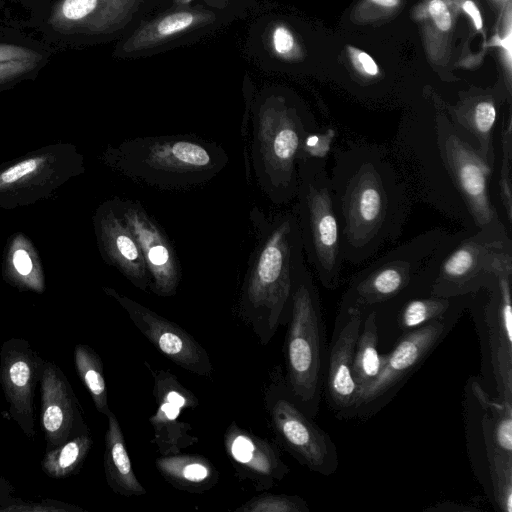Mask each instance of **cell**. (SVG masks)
Returning a JSON list of instances; mask_svg holds the SVG:
<instances>
[{"instance_id":"8fae6325","label":"cell","mask_w":512,"mask_h":512,"mask_svg":"<svg viewBox=\"0 0 512 512\" xmlns=\"http://www.w3.org/2000/svg\"><path fill=\"white\" fill-rule=\"evenodd\" d=\"M512 249L496 260L486 284L471 295L468 308L494 380L496 398L512 404Z\"/></svg>"},{"instance_id":"d6986e66","label":"cell","mask_w":512,"mask_h":512,"mask_svg":"<svg viewBox=\"0 0 512 512\" xmlns=\"http://www.w3.org/2000/svg\"><path fill=\"white\" fill-rule=\"evenodd\" d=\"M365 312H338L333 337L328 347L323 395L337 418L353 406L358 386L352 376L353 355Z\"/></svg>"},{"instance_id":"1f68e13d","label":"cell","mask_w":512,"mask_h":512,"mask_svg":"<svg viewBox=\"0 0 512 512\" xmlns=\"http://www.w3.org/2000/svg\"><path fill=\"white\" fill-rule=\"evenodd\" d=\"M236 512H309L307 502L298 495L264 492L235 509Z\"/></svg>"},{"instance_id":"277c9868","label":"cell","mask_w":512,"mask_h":512,"mask_svg":"<svg viewBox=\"0 0 512 512\" xmlns=\"http://www.w3.org/2000/svg\"><path fill=\"white\" fill-rule=\"evenodd\" d=\"M250 158L260 190L274 205L294 201L298 161L306 137L318 127L280 94H264L252 106ZM248 159V158H247Z\"/></svg>"},{"instance_id":"b9f144b4","label":"cell","mask_w":512,"mask_h":512,"mask_svg":"<svg viewBox=\"0 0 512 512\" xmlns=\"http://www.w3.org/2000/svg\"><path fill=\"white\" fill-rule=\"evenodd\" d=\"M15 492L16 488L10 483V481L0 475V506L15 500Z\"/></svg>"},{"instance_id":"cb8c5ba5","label":"cell","mask_w":512,"mask_h":512,"mask_svg":"<svg viewBox=\"0 0 512 512\" xmlns=\"http://www.w3.org/2000/svg\"><path fill=\"white\" fill-rule=\"evenodd\" d=\"M101 237L111 263L133 286L148 292L150 281L141 249L115 202L102 215Z\"/></svg>"},{"instance_id":"2e32d148","label":"cell","mask_w":512,"mask_h":512,"mask_svg":"<svg viewBox=\"0 0 512 512\" xmlns=\"http://www.w3.org/2000/svg\"><path fill=\"white\" fill-rule=\"evenodd\" d=\"M115 205L141 249L149 275V290L161 297L175 295L182 272L167 234L140 202L117 199Z\"/></svg>"},{"instance_id":"83f0119b","label":"cell","mask_w":512,"mask_h":512,"mask_svg":"<svg viewBox=\"0 0 512 512\" xmlns=\"http://www.w3.org/2000/svg\"><path fill=\"white\" fill-rule=\"evenodd\" d=\"M378 313L375 309L367 310L356 341L352 376L359 387L372 382L381 372L385 356L378 350Z\"/></svg>"},{"instance_id":"74e56055","label":"cell","mask_w":512,"mask_h":512,"mask_svg":"<svg viewBox=\"0 0 512 512\" xmlns=\"http://www.w3.org/2000/svg\"><path fill=\"white\" fill-rule=\"evenodd\" d=\"M428 11L439 30L446 32L451 28V14L443 0H431Z\"/></svg>"},{"instance_id":"7bdbcfd3","label":"cell","mask_w":512,"mask_h":512,"mask_svg":"<svg viewBox=\"0 0 512 512\" xmlns=\"http://www.w3.org/2000/svg\"><path fill=\"white\" fill-rule=\"evenodd\" d=\"M463 10L469 15L477 30L483 27V20L481 13L476 4L471 0H466L462 5Z\"/></svg>"},{"instance_id":"6da1fadb","label":"cell","mask_w":512,"mask_h":512,"mask_svg":"<svg viewBox=\"0 0 512 512\" xmlns=\"http://www.w3.org/2000/svg\"><path fill=\"white\" fill-rule=\"evenodd\" d=\"M329 172L344 262L366 263L402 234L414 203L387 147L347 141Z\"/></svg>"},{"instance_id":"484cf974","label":"cell","mask_w":512,"mask_h":512,"mask_svg":"<svg viewBox=\"0 0 512 512\" xmlns=\"http://www.w3.org/2000/svg\"><path fill=\"white\" fill-rule=\"evenodd\" d=\"M105 433L104 473L111 490L124 497L142 496L146 489L137 479L125 438L116 415L111 411Z\"/></svg>"},{"instance_id":"603a6c76","label":"cell","mask_w":512,"mask_h":512,"mask_svg":"<svg viewBox=\"0 0 512 512\" xmlns=\"http://www.w3.org/2000/svg\"><path fill=\"white\" fill-rule=\"evenodd\" d=\"M215 20V14L209 10L192 7L171 10L139 26L121 44L117 55L134 57Z\"/></svg>"},{"instance_id":"7c38bea8","label":"cell","mask_w":512,"mask_h":512,"mask_svg":"<svg viewBox=\"0 0 512 512\" xmlns=\"http://www.w3.org/2000/svg\"><path fill=\"white\" fill-rule=\"evenodd\" d=\"M270 427L278 444L311 472L330 476L337 472V447L329 433L293 400L277 368L264 393Z\"/></svg>"},{"instance_id":"d590c367","label":"cell","mask_w":512,"mask_h":512,"mask_svg":"<svg viewBox=\"0 0 512 512\" xmlns=\"http://www.w3.org/2000/svg\"><path fill=\"white\" fill-rule=\"evenodd\" d=\"M40 66L36 61H14L0 63V83L14 80Z\"/></svg>"},{"instance_id":"ac0fdd59","label":"cell","mask_w":512,"mask_h":512,"mask_svg":"<svg viewBox=\"0 0 512 512\" xmlns=\"http://www.w3.org/2000/svg\"><path fill=\"white\" fill-rule=\"evenodd\" d=\"M151 370L153 375V396L156 411L149 418L154 436V444L161 456L182 452L198 442L189 423L181 421L183 410H194L199 405L196 395L186 388L178 378L168 370Z\"/></svg>"},{"instance_id":"7a4b0ae2","label":"cell","mask_w":512,"mask_h":512,"mask_svg":"<svg viewBox=\"0 0 512 512\" xmlns=\"http://www.w3.org/2000/svg\"><path fill=\"white\" fill-rule=\"evenodd\" d=\"M254 246L239 293L238 311L260 344L267 345L287 322L295 265L304 255L293 210L266 215L250 211Z\"/></svg>"},{"instance_id":"4dcf8cb0","label":"cell","mask_w":512,"mask_h":512,"mask_svg":"<svg viewBox=\"0 0 512 512\" xmlns=\"http://www.w3.org/2000/svg\"><path fill=\"white\" fill-rule=\"evenodd\" d=\"M74 363L77 374L89 392L96 410L108 416L111 410L100 356L92 347L77 344L74 348Z\"/></svg>"},{"instance_id":"ba28073f","label":"cell","mask_w":512,"mask_h":512,"mask_svg":"<svg viewBox=\"0 0 512 512\" xmlns=\"http://www.w3.org/2000/svg\"><path fill=\"white\" fill-rule=\"evenodd\" d=\"M503 225L448 232L424 265L419 289L436 296L472 295L489 280L498 256L512 249Z\"/></svg>"},{"instance_id":"d4e9b609","label":"cell","mask_w":512,"mask_h":512,"mask_svg":"<svg viewBox=\"0 0 512 512\" xmlns=\"http://www.w3.org/2000/svg\"><path fill=\"white\" fill-rule=\"evenodd\" d=\"M470 298L471 295L442 297L410 288L382 305L395 310L396 323L404 333L441 319L456 310H465L469 306Z\"/></svg>"},{"instance_id":"52a82bcc","label":"cell","mask_w":512,"mask_h":512,"mask_svg":"<svg viewBox=\"0 0 512 512\" xmlns=\"http://www.w3.org/2000/svg\"><path fill=\"white\" fill-rule=\"evenodd\" d=\"M386 147L414 202L430 206L464 229L476 230L446 169L437 138L435 112L405 116Z\"/></svg>"},{"instance_id":"5bb4252c","label":"cell","mask_w":512,"mask_h":512,"mask_svg":"<svg viewBox=\"0 0 512 512\" xmlns=\"http://www.w3.org/2000/svg\"><path fill=\"white\" fill-rule=\"evenodd\" d=\"M435 124L446 169L474 228L505 225L491 193L494 168L456 132L445 113L435 112Z\"/></svg>"},{"instance_id":"4fadbf2b","label":"cell","mask_w":512,"mask_h":512,"mask_svg":"<svg viewBox=\"0 0 512 512\" xmlns=\"http://www.w3.org/2000/svg\"><path fill=\"white\" fill-rule=\"evenodd\" d=\"M464 310H456L422 327L404 332L393 349L384 354L380 374L358 388L353 406L342 419L368 418L383 408L401 386L440 344Z\"/></svg>"},{"instance_id":"30bf717a","label":"cell","mask_w":512,"mask_h":512,"mask_svg":"<svg viewBox=\"0 0 512 512\" xmlns=\"http://www.w3.org/2000/svg\"><path fill=\"white\" fill-rule=\"evenodd\" d=\"M448 232L443 227L431 228L371 261L350 278L338 312L374 309L415 286L427 260Z\"/></svg>"},{"instance_id":"e575fe53","label":"cell","mask_w":512,"mask_h":512,"mask_svg":"<svg viewBox=\"0 0 512 512\" xmlns=\"http://www.w3.org/2000/svg\"><path fill=\"white\" fill-rule=\"evenodd\" d=\"M41 60V54L33 49L20 45L0 43V63L14 61L41 62Z\"/></svg>"},{"instance_id":"ffe728a7","label":"cell","mask_w":512,"mask_h":512,"mask_svg":"<svg viewBox=\"0 0 512 512\" xmlns=\"http://www.w3.org/2000/svg\"><path fill=\"white\" fill-rule=\"evenodd\" d=\"M224 448L235 475L256 491H266L282 481L290 469L278 447L232 422L224 433Z\"/></svg>"},{"instance_id":"60d3db41","label":"cell","mask_w":512,"mask_h":512,"mask_svg":"<svg viewBox=\"0 0 512 512\" xmlns=\"http://www.w3.org/2000/svg\"><path fill=\"white\" fill-rule=\"evenodd\" d=\"M13 264L21 276H28L33 268L29 254L22 249L17 250L13 255Z\"/></svg>"},{"instance_id":"9a60e30c","label":"cell","mask_w":512,"mask_h":512,"mask_svg":"<svg viewBox=\"0 0 512 512\" xmlns=\"http://www.w3.org/2000/svg\"><path fill=\"white\" fill-rule=\"evenodd\" d=\"M106 293L127 312L144 337L179 367L203 377H211L213 366L207 351L185 329L141 303L111 288Z\"/></svg>"},{"instance_id":"d6a6232c","label":"cell","mask_w":512,"mask_h":512,"mask_svg":"<svg viewBox=\"0 0 512 512\" xmlns=\"http://www.w3.org/2000/svg\"><path fill=\"white\" fill-rule=\"evenodd\" d=\"M83 508L54 499H42L38 502L22 500L18 497L10 503L0 506V512H83Z\"/></svg>"},{"instance_id":"8992f818","label":"cell","mask_w":512,"mask_h":512,"mask_svg":"<svg viewBox=\"0 0 512 512\" xmlns=\"http://www.w3.org/2000/svg\"><path fill=\"white\" fill-rule=\"evenodd\" d=\"M467 457L495 510L512 511V404L492 396L478 377L463 390Z\"/></svg>"},{"instance_id":"ab89813d","label":"cell","mask_w":512,"mask_h":512,"mask_svg":"<svg viewBox=\"0 0 512 512\" xmlns=\"http://www.w3.org/2000/svg\"><path fill=\"white\" fill-rule=\"evenodd\" d=\"M479 510L478 507L454 501L440 502L424 509L426 512H478Z\"/></svg>"},{"instance_id":"44dd1931","label":"cell","mask_w":512,"mask_h":512,"mask_svg":"<svg viewBox=\"0 0 512 512\" xmlns=\"http://www.w3.org/2000/svg\"><path fill=\"white\" fill-rule=\"evenodd\" d=\"M144 0H59L49 24L65 35L100 36L123 29L137 14Z\"/></svg>"},{"instance_id":"8d00e7d4","label":"cell","mask_w":512,"mask_h":512,"mask_svg":"<svg viewBox=\"0 0 512 512\" xmlns=\"http://www.w3.org/2000/svg\"><path fill=\"white\" fill-rule=\"evenodd\" d=\"M348 51L353 65L359 73L370 77L379 74L378 65L369 54L354 47H349Z\"/></svg>"},{"instance_id":"5b68a950","label":"cell","mask_w":512,"mask_h":512,"mask_svg":"<svg viewBox=\"0 0 512 512\" xmlns=\"http://www.w3.org/2000/svg\"><path fill=\"white\" fill-rule=\"evenodd\" d=\"M286 323L283 379L297 405L315 418L323 396L328 348L319 292L304 255L295 265Z\"/></svg>"},{"instance_id":"e0dca14e","label":"cell","mask_w":512,"mask_h":512,"mask_svg":"<svg viewBox=\"0 0 512 512\" xmlns=\"http://www.w3.org/2000/svg\"><path fill=\"white\" fill-rule=\"evenodd\" d=\"M45 360L23 338H10L0 349V383L10 417L28 437L35 436V391Z\"/></svg>"},{"instance_id":"9c48e42d","label":"cell","mask_w":512,"mask_h":512,"mask_svg":"<svg viewBox=\"0 0 512 512\" xmlns=\"http://www.w3.org/2000/svg\"><path fill=\"white\" fill-rule=\"evenodd\" d=\"M294 201L292 210L299 225L304 257L321 285L335 290L341 283L344 259L327 159L298 161Z\"/></svg>"},{"instance_id":"ee69618b","label":"cell","mask_w":512,"mask_h":512,"mask_svg":"<svg viewBox=\"0 0 512 512\" xmlns=\"http://www.w3.org/2000/svg\"><path fill=\"white\" fill-rule=\"evenodd\" d=\"M374 4H377L379 6L392 8L396 7L399 4V0H370Z\"/></svg>"},{"instance_id":"3957f363","label":"cell","mask_w":512,"mask_h":512,"mask_svg":"<svg viewBox=\"0 0 512 512\" xmlns=\"http://www.w3.org/2000/svg\"><path fill=\"white\" fill-rule=\"evenodd\" d=\"M114 168L131 181L161 190H189L212 181L229 162L218 143L194 135L144 136L109 151Z\"/></svg>"},{"instance_id":"f1b7e54d","label":"cell","mask_w":512,"mask_h":512,"mask_svg":"<svg viewBox=\"0 0 512 512\" xmlns=\"http://www.w3.org/2000/svg\"><path fill=\"white\" fill-rule=\"evenodd\" d=\"M93 445L90 431L78 434L45 452L41 461L43 472L55 479L77 474Z\"/></svg>"},{"instance_id":"4316f807","label":"cell","mask_w":512,"mask_h":512,"mask_svg":"<svg viewBox=\"0 0 512 512\" xmlns=\"http://www.w3.org/2000/svg\"><path fill=\"white\" fill-rule=\"evenodd\" d=\"M155 466L160 475L178 490L189 493H202L212 489L219 481V472L214 464L200 454L161 456Z\"/></svg>"},{"instance_id":"7402d4cb","label":"cell","mask_w":512,"mask_h":512,"mask_svg":"<svg viewBox=\"0 0 512 512\" xmlns=\"http://www.w3.org/2000/svg\"><path fill=\"white\" fill-rule=\"evenodd\" d=\"M40 392V423L45 436L46 451L78 434L90 431L66 375L54 362L45 361Z\"/></svg>"},{"instance_id":"f546056e","label":"cell","mask_w":512,"mask_h":512,"mask_svg":"<svg viewBox=\"0 0 512 512\" xmlns=\"http://www.w3.org/2000/svg\"><path fill=\"white\" fill-rule=\"evenodd\" d=\"M499 132V148H496V193L498 210L508 230L512 226V117H504Z\"/></svg>"},{"instance_id":"f6af8a7d","label":"cell","mask_w":512,"mask_h":512,"mask_svg":"<svg viewBox=\"0 0 512 512\" xmlns=\"http://www.w3.org/2000/svg\"><path fill=\"white\" fill-rule=\"evenodd\" d=\"M192 1H194V0H175V2L181 6L188 5ZM204 1H206L210 4H214V3H225V2H228L229 0H204Z\"/></svg>"},{"instance_id":"f35d334b","label":"cell","mask_w":512,"mask_h":512,"mask_svg":"<svg viewBox=\"0 0 512 512\" xmlns=\"http://www.w3.org/2000/svg\"><path fill=\"white\" fill-rule=\"evenodd\" d=\"M37 166L38 160L35 158L24 160L5 170L1 174L0 179L3 183H13L20 178L34 172Z\"/></svg>"},{"instance_id":"836d02e7","label":"cell","mask_w":512,"mask_h":512,"mask_svg":"<svg viewBox=\"0 0 512 512\" xmlns=\"http://www.w3.org/2000/svg\"><path fill=\"white\" fill-rule=\"evenodd\" d=\"M271 46L280 57L290 58L296 48L295 38L292 32L284 25H277L271 33Z\"/></svg>"}]
</instances>
